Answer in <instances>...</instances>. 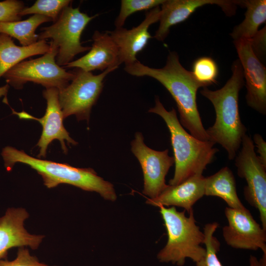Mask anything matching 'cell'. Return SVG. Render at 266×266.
<instances>
[{"instance_id": "cell-19", "label": "cell", "mask_w": 266, "mask_h": 266, "mask_svg": "<svg viewBox=\"0 0 266 266\" xmlns=\"http://www.w3.org/2000/svg\"><path fill=\"white\" fill-rule=\"evenodd\" d=\"M204 196L220 198L232 208L245 207L238 197L234 175L227 166L205 177Z\"/></svg>"}, {"instance_id": "cell-11", "label": "cell", "mask_w": 266, "mask_h": 266, "mask_svg": "<svg viewBox=\"0 0 266 266\" xmlns=\"http://www.w3.org/2000/svg\"><path fill=\"white\" fill-rule=\"evenodd\" d=\"M228 225L223 228V236L230 246L240 249H261L266 253V230L254 219L245 207L241 209L226 207Z\"/></svg>"}, {"instance_id": "cell-6", "label": "cell", "mask_w": 266, "mask_h": 266, "mask_svg": "<svg viewBox=\"0 0 266 266\" xmlns=\"http://www.w3.org/2000/svg\"><path fill=\"white\" fill-rule=\"evenodd\" d=\"M97 16H89L81 12L79 7L69 5L63 9L52 25L41 29L38 40L50 39V43L58 48L57 64L66 66L77 55L90 50L91 47L82 45L80 38L87 25Z\"/></svg>"}, {"instance_id": "cell-9", "label": "cell", "mask_w": 266, "mask_h": 266, "mask_svg": "<svg viewBox=\"0 0 266 266\" xmlns=\"http://www.w3.org/2000/svg\"><path fill=\"white\" fill-rule=\"evenodd\" d=\"M241 145L240 151L235 158L237 174L245 179L247 185L244 188V198L258 210L261 226L266 230V167L256 155L251 137L246 134Z\"/></svg>"}, {"instance_id": "cell-10", "label": "cell", "mask_w": 266, "mask_h": 266, "mask_svg": "<svg viewBox=\"0 0 266 266\" xmlns=\"http://www.w3.org/2000/svg\"><path fill=\"white\" fill-rule=\"evenodd\" d=\"M142 134L136 132L131 142V150L141 166L144 178L143 194L153 199L157 197L167 186L166 176L174 163L168 150H153L144 142Z\"/></svg>"}, {"instance_id": "cell-22", "label": "cell", "mask_w": 266, "mask_h": 266, "mask_svg": "<svg viewBox=\"0 0 266 266\" xmlns=\"http://www.w3.org/2000/svg\"><path fill=\"white\" fill-rule=\"evenodd\" d=\"M218 227L219 224L216 222L204 225L203 244L205 246L206 253L201 260L196 263V266H223L217 256L220 243L214 236ZM249 264L250 266H266V253H263L260 260L251 255L249 259Z\"/></svg>"}, {"instance_id": "cell-24", "label": "cell", "mask_w": 266, "mask_h": 266, "mask_svg": "<svg viewBox=\"0 0 266 266\" xmlns=\"http://www.w3.org/2000/svg\"><path fill=\"white\" fill-rule=\"evenodd\" d=\"M192 73L202 87H206L217 83L218 67L215 61L209 57L197 59L193 65Z\"/></svg>"}, {"instance_id": "cell-8", "label": "cell", "mask_w": 266, "mask_h": 266, "mask_svg": "<svg viewBox=\"0 0 266 266\" xmlns=\"http://www.w3.org/2000/svg\"><path fill=\"white\" fill-rule=\"evenodd\" d=\"M117 68L107 69L98 75L75 68V77L71 83L59 90L64 118L74 115L78 121H88L92 108L102 90L104 78Z\"/></svg>"}, {"instance_id": "cell-29", "label": "cell", "mask_w": 266, "mask_h": 266, "mask_svg": "<svg viewBox=\"0 0 266 266\" xmlns=\"http://www.w3.org/2000/svg\"><path fill=\"white\" fill-rule=\"evenodd\" d=\"M250 41L255 54L259 58V54H264V50H266V27L259 31Z\"/></svg>"}, {"instance_id": "cell-16", "label": "cell", "mask_w": 266, "mask_h": 266, "mask_svg": "<svg viewBox=\"0 0 266 266\" xmlns=\"http://www.w3.org/2000/svg\"><path fill=\"white\" fill-rule=\"evenodd\" d=\"M92 39L93 42L89 52L65 67L79 68L87 72L96 70L103 71L118 67L121 64L119 50L108 33L95 31Z\"/></svg>"}, {"instance_id": "cell-5", "label": "cell", "mask_w": 266, "mask_h": 266, "mask_svg": "<svg viewBox=\"0 0 266 266\" xmlns=\"http://www.w3.org/2000/svg\"><path fill=\"white\" fill-rule=\"evenodd\" d=\"M160 213L164 221L168 239L166 246L158 253L157 259L162 263L183 266L186 259L195 263L204 256V235L196 225L193 209L187 217L185 210L178 211L175 206H161Z\"/></svg>"}, {"instance_id": "cell-25", "label": "cell", "mask_w": 266, "mask_h": 266, "mask_svg": "<svg viewBox=\"0 0 266 266\" xmlns=\"http://www.w3.org/2000/svg\"><path fill=\"white\" fill-rule=\"evenodd\" d=\"M72 0H37L30 7H25L20 16L28 14H38L46 16L55 22L63 9L69 6Z\"/></svg>"}, {"instance_id": "cell-3", "label": "cell", "mask_w": 266, "mask_h": 266, "mask_svg": "<svg viewBox=\"0 0 266 266\" xmlns=\"http://www.w3.org/2000/svg\"><path fill=\"white\" fill-rule=\"evenodd\" d=\"M1 156L7 171H10L17 163L27 165L41 175L48 188L66 184L96 192L108 200L113 201L117 199L113 184L98 176L92 168L75 167L66 164L39 159L11 146L4 147Z\"/></svg>"}, {"instance_id": "cell-27", "label": "cell", "mask_w": 266, "mask_h": 266, "mask_svg": "<svg viewBox=\"0 0 266 266\" xmlns=\"http://www.w3.org/2000/svg\"><path fill=\"white\" fill-rule=\"evenodd\" d=\"M22 1L5 0L0 1V22L21 21L20 13L25 8Z\"/></svg>"}, {"instance_id": "cell-31", "label": "cell", "mask_w": 266, "mask_h": 266, "mask_svg": "<svg viewBox=\"0 0 266 266\" xmlns=\"http://www.w3.org/2000/svg\"><path fill=\"white\" fill-rule=\"evenodd\" d=\"M9 87V86L7 84L2 87H0V98L2 96H6Z\"/></svg>"}, {"instance_id": "cell-15", "label": "cell", "mask_w": 266, "mask_h": 266, "mask_svg": "<svg viewBox=\"0 0 266 266\" xmlns=\"http://www.w3.org/2000/svg\"><path fill=\"white\" fill-rule=\"evenodd\" d=\"M160 12V6L150 10L146 13L143 21L132 29L121 27L107 32L117 46L121 64L125 63L127 66L138 61L136 55L152 38L149 28L159 21Z\"/></svg>"}, {"instance_id": "cell-7", "label": "cell", "mask_w": 266, "mask_h": 266, "mask_svg": "<svg viewBox=\"0 0 266 266\" xmlns=\"http://www.w3.org/2000/svg\"><path fill=\"white\" fill-rule=\"evenodd\" d=\"M48 52L41 57L23 61L6 71L2 76L7 84L16 89L32 82L46 88H56L60 90L69 84L75 77L72 71H66L56 62L58 48L49 43Z\"/></svg>"}, {"instance_id": "cell-1", "label": "cell", "mask_w": 266, "mask_h": 266, "mask_svg": "<svg viewBox=\"0 0 266 266\" xmlns=\"http://www.w3.org/2000/svg\"><path fill=\"white\" fill-rule=\"evenodd\" d=\"M124 70L132 75L148 76L159 82L175 101L181 125L197 139L209 140L197 103V91L202 86L194 78L192 72L182 66L176 52L169 53L166 64L162 68L151 67L138 61L125 66Z\"/></svg>"}, {"instance_id": "cell-12", "label": "cell", "mask_w": 266, "mask_h": 266, "mask_svg": "<svg viewBox=\"0 0 266 266\" xmlns=\"http://www.w3.org/2000/svg\"><path fill=\"white\" fill-rule=\"evenodd\" d=\"M43 96L46 100L47 107L42 118H37L25 111L18 112L12 109L13 114L18 115L20 119H34L41 124L42 131L37 143L40 148L39 157L46 156L48 145L55 139L59 140L62 150L66 153L67 149L65 141L67 144L74 145L77 142L70 136L63 125L64 118L59 100V90L56 88H46Z\"/></svg>"}, {"instance_id": "cell-14", "label": "cell", "mask_w": 266, "mask_h": 266, "mask_svg": "<svg viewBox=\"0 0 266 266\" xmlns=\"http://www.w3.org/2000/svg\"><path fill=\"white\" fill-rule=\"evenodd\" d=\"M239 0H165L161 5L160 24L154 37L163 41L171 27L187 19L198 8L216 4L228 16L235 13Z\"/></svg>"}, {"instance_id": "cell-4", "label": "cell", "mask_w": 266, "mask_h": 266, "mask_svg": "<svg viewBox=\"0 0 266 266\" xmlns=\"http://www.w3.org/2000/svg\"><path fill=\"white\" fill-rule=\"evenodd\" d=\"M161 116L165 122L170 134L174 153L175 171L169 181L171 186L178 185L196 174H202L218 152L214 142L202 141L188 133L183 128L172 108L167 111L160 100L155 98V105L148 110Z\"/></svg>"}, {"instance_id": "cell-20", "label": "cell", "mask_w": 266, "mask_h": 266, "mask_svg": "<svg viewBox=\"0 0 266 266\" xmlns=\"http://www.w3.org/2000/svg\"><path fill=\"white\" fill-rule=\"evenodd\" d=\"M241 6L246 8L245 18L230 33L233 41L251 40L258 33L259 27L266 21V0H241Z\"/></svg>"}, {"instance_id": "cell-28", "label": "cell", "mask_w": 266, "mask_h": 266, "mask_svg": "<svg viewBox=\"0 0 266 266\" xmlns=\"http://www.w3.org/2000/svg\"><path fill=\"white\" fill-rule=\"evenodd\" d=\"M0 266H49L41 263L36 257L32 255L28 249L20 247L16 258L12 261L0 259Z\"/></svg>"}, {"instance_id": "cell-13", "label": "cell", "mask_w": 266, "mask_h": 266, "mask_svg": "<svg viewBox=\"0 0 266 266\" xmlns=\"http://www.w3.org/2000/svg\"><path fill=\"white\" fill-rule=\"evenodd\" d=\"M246 82L247 105L266 114V68L255 54L249 40L233 41Z\"/></svg>"}, {"instance_id": "cell-30", "label": "cell", "mask_w": 266, "mask_h": 266, "mask_svg": "<svg viewBox=\"0 0 266 266\" xmlns=\"http://www.w3.org/2000/svg\"><path fill=\"white\" fill-rule=\"evenodd\" d=\"M253 142L257 147V156L262 164L266 167V143L261 135L255 133L253 136Z\"/></svg>"}, {"instance_id": "cell-18", "label": "cell", "mask_w": 266, "mask_h": 266, "mask_svg": "<svg viewBox=\"0 0 266 266\" xmlns=\"http://www.w3.org/2000/svg\"><path fill=\"white\" fill-rule=\"evenodd\" d=\"M50 45L45 40L27 46L16 45L9 35L0 33V77L25 59L48 52Z\"/></svg>"}, {"instance_id": "cell-2", "label": "cell", "mask_w": 266, "mask_h": 266, "mask_svg": "<svg viewBox=\"0 0 266 266\" xmlns=\"http://www.w3.org/2000/svg\"><path fill=\"white\" fill-rule=\"evenodd\" d=\"M232 71L231 77L220 89L212 91L204 87L200 91L211 102L215 111V123L206 130L209 140L221 145L231 161L235 158L247 131L238 110L239 93L244 84L238 59L233 62Z\"/></svg>"}, {"instance_id": "cell-21", "label": "cell", "mask_w": 266, "mask_h": 266, "mask_svg": "<svg viewBox=\"0 0 266 266\" xmlns=\"http://www.w3.org/2000/svg\"><path fill=\"white\" fill-rule=\"evenodd\" d=\"M52 21L50 18L34 14L25 20L12 22H0V33L17 39L22 46L33 44L38 41L35 32L41 24Z\"/></svg>"}, {"instance_id": "cell-17", "label": "cell", "mask_w": 266, "mask_h": 266, "mask_svg": "<svg viewBox=\"0 0 266 266\" xmlns=\"http://www.w3.org/2000/svg\"><path fill=\"white\" fill-rule=\"evenodd\" d=\"M205 177L196 174L182 183L167 187L156 198H149L147 204L161 206H179L189 212L195 203L204 196Z\"/></svg>"}, {"instance_id": "cell-26", "label": "cell", "mask_w": 266, "mask_h": 266, "mask_svg": "<svg viewBox=\"0 0 266 266\" xmlns=\"http://www.w3.org/2000/svg\"><path fill=\"white\" fill-rule=\"evenodd\" d=\"M165 0H122L120 10L115 21L116 28L123 27L127 18L140 11L151 10L161 5Z\"/></svg>"}, {"instance_id": "cell-23", "label": "cell", "mask_w": 266, "mask_h": 266, "mask_svg": "<svg viewBox=\"0 0 266 266\" xmlns=\"http://www.w3.org/2000/svg\"><path fill=\"white\" fill-rule=\"evenodd\" d=\"M25 241L24 230L16 218L8 214L0 218V259L9 249L23 246Z\"/></svg>"}]
</instances>
